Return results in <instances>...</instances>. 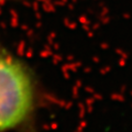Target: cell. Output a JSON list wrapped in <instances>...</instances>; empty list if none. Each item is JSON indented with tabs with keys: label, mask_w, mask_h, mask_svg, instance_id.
Returning a JSON list of instances; mask_svg holds the SVG:
<instances>
[{
	"label": "cell",
	"mask_w": 132,
	"mask_h": 132,
	"mask_svg": "<svg viewBox=\"0 0 132 132\" xmlns=\"http://www.w3.org/2000/svg\"><path fill=\"white\" fill-rule=\"evenodd\" d=\"M36 89L31 73L0 44V132L21 126L33 113Z\"/></svg>",
	"instance_id": "cell-1"
}]
</instances>
